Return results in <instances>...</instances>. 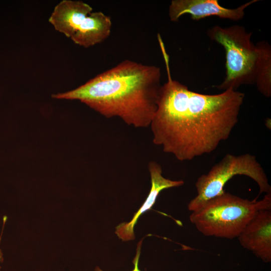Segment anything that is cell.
I'll return each mask as SVG.
<instances>
[{
  "mask_svg": "<svg viewBox=\"0 0 271 271\" xmlns=\"http://www.w3.org/2000/svg\"><path fill=\"white\" fill-rule=\"evenodd\" d=\"M167 81L162 85L150 123L153 142L179 161L212 153L237 123L244 94L229 89L216 94L195 92L172 78L169 56L160 45Z\"/></svg>",
  "mask_w": 271,
  "mask_h": 271,
  "instance_id": "6da1fadb",
  "label": "cell"
},
{
  "mask_svg": "<svg viewBox=\"0 0 271 271\" xmlns=\"http://www.w3.org/2000/svg\"><path fill=\"white\" fill-rule=\"evenodd\" d=\"M161 80L159 67L125 60L76 88L52 97L79 100L106 118L117 117L129 126L146 128L157 108Z\"/></svg>",
  "mask_w": 271,
  "mask_h": 271,
  "instance_id": "7a4b0ae2",
  "label": "cell"
},
{
  "mask_svg": "<svg viewBox=\"0 0 271 271\" xmlns=\"http://www.w3.org/2000/svg\"><path fill=\"white\" fill-rule=\"evenodd\" d=\"M212 41L221 45L225 53V77L216 88L237 90L241 85L255 84L266 64L271 61V47L265 41L254 44L252 32L242 26H214L207 30Z\"/></svg>",
  "mask_w": 271,
  "mask_h": 271,
  "instance_id": "3957f363",
  "label": "cell"
},
{
  "mask_svg": "<svg viewBox=\"0 0 271 271\" xmlns=\"http://www.w3.org/2000/svg\"><path fill=\"white\" fill-rule=\"evenodd\" d=\"M271 209V193L260 200H249L224 192L192 212L191 222L203 235L232 239L259 210Z\"/></svg>",
  "mask_w": 271,
  "mask_h": 271,
  "instance_id": "277c9868",
  "label": "cell"
},
{
  "mask_svg": "<svg viewBox=\"0 0 271 271\" xmlns=\"http://www.w3.org/2000/svg\"><path fill=\"white\" fill-rule=\"evenodd\" d=\"M236 175L246 176L254 180L259 187V194L271 193L266 175L255 156L227 154L207 174L198 178L195 183L197 195L188 203V210L196 211L209 200L223 193L226 183Z\"/></svg>",
  "mask_w": 271,
  "mask_h": 271,
  "instance_id": "5b68a950",
  "label": "cell"
},
{
  "mask_svg": "<svg viewBox=\"0 0 271 271\" xmlns=\"http://www.w3.org/2000/svg\"><path fill=\"white\" fill-rule=\"evenodd\" d=\"M257 2L258 0H252L236 8L228 9L220 5L218 0H172L169 7V17L174 22H177L185 14H189L195 21L217 16L237 21L243 18L247 7Z\"/></svg>",
  "mask_w": 271,
  "mask_h": 271,
  "instance_id": "8992f818",
  "label": "cell"
},
{
  "mask_svg": "<svg viewBox=\"0 0 271 271\" xmlns=\"http://www.w3.org/2000/svg\"><path fill=\"white\" fill-rule=\"evenodd\" d=\"M240 245L263 262L271 261V209L258 211L238 236Z\"/></svg>",
  "mask_w": 271,
  "mask_h": 271,
  "instance_id": "52a82bcc",
  "label": "cell"
},
{
  "mask_svg": "<svg viewBox=\"0 0 271 271\" xmlns=\"http://www.w3.org/2000/svg\"><path fill=\"white\" fill-rule=\"evenodd\" d=\"M148 169L151 177V187L149 195L139 209L135 213L131 220L120 223L115 227V234L123 241L133 240L135 239L134 227L140 216L151 209L157 197L163 190L171 188L180 187L184 184L182 180H172L162 175L161 166L156 161L148 164Z\"/></svg>",
  "mask_w": 271,
  "mask_h": 271,
  "instance_id": "ba28073f",
  "label": "cell"
},
{
  "mask_svg": "<svg viewBox=\"0 0 271 271\" xmlns=\"http://www.w3.org/2000/svg\"><path fill=\"white\" fill-rule=\"evenodd\" d=\"M92 12V8L84 2L63 0L55 6L49 22L56 30L71 38Z\"/></svg>",
  "mask_w": 271,
  "mask_h": 271,
  "instance_id": "9c48e42d",
  "label": "cell"
},
{
  "mask_svg": "<svg viewBox=\"0 0 271 271\" xmlns=\"http://www.w3.org/2000/svg\"><path fill=\"white\" fill-rule=\"evenodd\" d=\"M111 27L109 17L101 12H92L70 39L75 44L88 48L107 39L110 35Z\"/></svg>",
  "mask_w": 271,
  "mask_h": 271,
  "instance_id": "30bf717a",
  "label": "cell"
},
{
  "mask_svg": "<svg viewBox=\"0 0 271 271\" xmlns=\"http://www.w3.org/2000/svg\"><path fill=\"white\" fill-rule=\"evenodd\" d=\"M143 240H141L139 241L137 244V252L135 257L132 260V263L133 264V268L131 271H142L139 268V262L141 254V246ZM94 271H103L100 267L96 266L94 269Z\"/></svg>",
  "mask_w": 271,
  "mask_h": 271,
  "instance_id": "8fae6325",
  "label": "cell"
}]
</instances>
